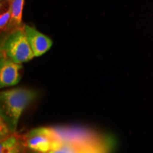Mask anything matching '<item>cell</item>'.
<instances>
[{
  "mask_svg": "<svg viewBox=\"0 0 153 153\" xmlns=\"http://www.w3.org/2000/svg\"><path fill=\"white\" fill-rule=\"evenodd\" d=\"M38 92L25 87L13 88L0 93V117L10 126L14 133L24 111L37 97Z\"/></svg>",
  "mask_w": 153,
  "mask_h": 153,
  "instance_id": "cell-1",
  "label": "cell"
},
{
  "mask_svg": "<svg viewBox=\"0 0 153 153\" xmlns=\"http://www.w3.org/2000/svg\"><path fill=\"white\" fill-rule=\"evenodd\" d=\"M0 55L19 64L28 62L35 57L25 32L24 24L10 33L1 36Z\"/></svg>",
  "mask_w": 153,
  "mask_h": 153,
  "instance_id": "cell-2",
  "label": "cell"
},
{
  "mask_svg": "<svg viewBox=\"0 0 153 153\" xmlns=\"http://www.w3.org/2000/svg\"><path fill=\"white\" fill-rule=\"evenodd\" d=\"M24 135L28 150L36 153H47L63 144L55 138L51 128H35Z\"/></svg>",
  "mask_w": 153,
  "mask_h": 153,
  "instance_id": "cell-3",
  "label": "cell"
},
{
  "mask_svg": "<svg viewBox=\"0 0 153 153\" xmlns=\"http://www.w3.org/2000/svg\"><path fill=\"white\" fill-rule=\"evenodd\" d=\"M22 68V64L0 55V88L16 85L21 79L20 71Z\"/></svg>",
  "mask_w": 153,
  "mask_h": 153,
  "instance_id": "cell-4",
  "label": "cell"
},
{
  "mask_svg": "<svg viewBox=\"0 0 153 153\" xmlns=\"http://www.w3.org/2000/svg\"><path fill=\"white\" fill-rule=\"evenodd\" d=\"M24 30L34 57L41 56L52 47V40L48 36L38 31L35 27L24 24Z\"/></svg>",
  "mask_w": 153,
  "mask_h": 153,
  "instance_id": "cell-5",
  "label": "cell"
},
{
  "mask_svg": "<svg viewBox=\"0 0 153 153\" xmlns=\"http://www.w3.org/2000/svg\"><path fill=\"white\" fill-rule=\"evenodd\" d=\"M27 150L24 135L17 132L0 141V153H27Z\"/></svg>",
  "mask_w": 153,
  "mask_h": 153,
  "instance_id": "cell-6",
  "label": "cell"
},
{
  "mask_svg": "<svg viewBox=\"0 0 153 153\" xmlns=\"http://www.w3.org/2000/svg\"><path fill=\"white\" fill-rule=\"evenodd\" d=\"M24 1L25 0H10L11 20L7 33L24 26L22 23V12Z\"/></svg>",
  "mask_w": 153,
  "mask_h": 153,
  "instance_id": "cell-7",
  "label": "cell"
},
{
  "mask_svg": "<svg viewBox=\"0 0 153 153\" xmlns=\"http://www.w3.org/2000/svg\"><path fill=\"white\" fill-rule=\"evenodd\" d=\"M0 31L1 36L7 33L9 22L11 20L10 1H3L0 3Z\"/></svg>",
  "mask_w": 153,
  "mask_h": 153,
  "instance_id": "cell-8",
  "label": "cell"
},
{
  "mask_svg": "<svg viewBox=\"0 0 153 153\" xmlns=\"http://www.w3.org/2000/svg\"><path fill=\"white\" fill-rule=\"evenodd\" d=\"M78 153H108L104 145L100 143H91L76 148Z\"/></svg>",
  "mask_w": 153,
  "mask_h": 153,
  "instance_id": "cell-9",
  "label": "cell"
},
{
  "mask_svg": "<svg viewBox=\"0 0 153 153\" xmlns=\"http://www.w3.org/2000/svg\"><path fill=\"white\" fill-rule=\"evenodd\" d=\"M14 133L13 130L2 118L0 117V141L3 140Z\"/></svg>",
  "mask_w": 153,
  "mask_h": 153,
  "instance_id": "cell-10",
  "label": "cell"
},
{
  "mask_svg": "<svg viewBox=\"0 0 153 153\" xmlns=\"http://www.w3.org/2000/svg\"><path fill=\"white\" fill-rule=\"evenodd\" d=\"M7 1V0H0V3L3 2V1Z\"/></svg>",
  "mask_w": 153,
  "mask_h": 153,
  "instance_id": "cell-11",
  "label": "cell"
},
{
  "mask_svg": "<svg viewBox=\"0 0 153 153\" xmlns=\"http://www.w3.org/2000/svg\"><path fill=\"white\" fill-rule=\"evenodd\" d=\"M72 153H78V152H77V150H76L75 151H74V152H72Z\"/></svg>",
  "mask_w": 153,
  "mask_h": 153,
  "instance_id": "cell-12",
  "label": "cell"
},
{
  "mask_svg": "<svg viewBox=\"0 0 153 153\" xmlns=\"http://www.w3.org/2000/svg\"><path fill=\"white\" fill-rule=\"evenodd\" d=\"M9 1H10V0H9Z\"/></svg>",
  "mask_w": 153,
  "mask_h": 153,
  "instance_id": "cell-13",
  "label": "cell"
}]
</instances>
